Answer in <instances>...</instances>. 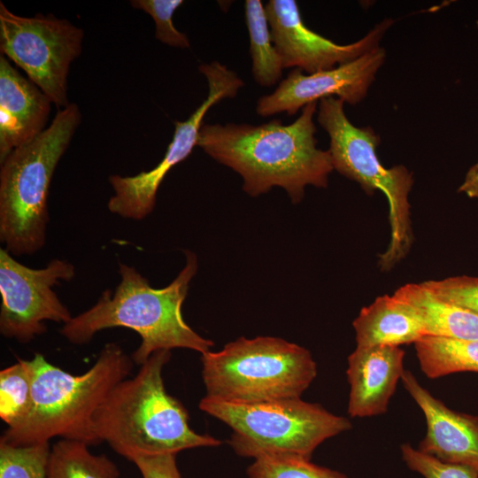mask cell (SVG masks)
<instances>
[{
  "label": "cell",
  "mask_w": 478,
  "mask_h": 478,
  "mask_svg": "<svg viewBox=\"0 0 478 478\" xmlns=\"http://www.w3.org/2000/svg\"><path fill=\"white\" fill-rule=\"evenodd\" d=\"M87 443L60 439L50 448L47 478H119L118 466L106 455L93 454Z\"/></svg>",
  "instance_id": "cell-21"
},
{
  "label": "cell",
  "mask_w": 478,
  "mask_h": 478,
  "mask_svg": "<svg viewBox=\"0 0 478 478\" xmlns=\"http://www.w3.org/2000/svg\"><path fill=\"white\" fill-rule=\"evenodd\" d=\"M401 381L423 412L426 435L418 450L443 462L464 465L478 471V416L456 412L435 397L405 370Z\"/></svg>",
  "instance_id": "cell-14"
},
{
  "label": "cell",
  "mask_w": 478,
  "mask_h": 478,
  "mask_svg": "<svg viewBox=\"0 0 478 478\" xmlns=\"http://www.w3.org/2000/svg\"><path fill=\"white\" fill-rule=\"evenodd\" d=\"M208 84V95L185 121H176L173 139L164 158L152 169L132 176L112 174L109 182L113 195L107 207L110 212L124 219L141 220L153 211L157 191L168 172L185 160L197 146L203 120L212 106L223 99L235 97L244 86L243 81L218 61L199 66Z\"/></svg>",
  "instance_id": "cell-11"
},
{
  "label": "cell",
  "mask_w": 478,
  "mask_h": 478,
  "mask_svg": "<svg viewBox=\"0 0 478 478\" xmlns=\"http://www.w3.org/2000/svg\"><path fill=\"white\" fill-rule=\"evenodd\" d=\"M385 58V50L379 46L330 70L307 74L293 69L273 93L258 100L256 112L261 117L281 112L292 116L308 104L335 96L357 104L366 96Z\"/></svg>",
  "instance_id": "cell-13"
},
{
  "label": "cell",
  "mask_w": 478,
  "mask_h": 478,
  "mask_svg": "<svg viewBox=\"0 0 478 478\" xmlns=\"http://www.w3.org/2000/svg\"><path fill=\"white\" fill-rule=\"evenodd\" d=\"M422 373L430 379L459 372L478 373V340L425 335L414 343Z\"/></svg>",
  "instance_id": "cell-19"
},
{
  "label": "cell",
  "mask_w": 478,
  "mask_h": 478,
  "mask_svg": "<svg viewBox=\"0 0 478 478\" xmlns=\"http://www.w3.org/2000/svg\"><path fill=\"white\" fill-rule=\"evenodd\" d=\"M357 346H400L425 336L412 311L393 295L378 297L352 322Z\"/></svg>",
  "instance_id": "cell-17"
},
{
  "label": "cell",
  "mask_w": 478,
  "mask_h": 478,
  "mask_svg": "<svg viewBox=\"0 0 478 478\" xmlns=\"http://www.w3.org/2000/svg\"><path fill=\"white\" fill-rule=\"evenodd\" d=\"M75 276L74 266L64 259H51L44 267L32 268L0 249V333L27 343L47 331L44 321L71 320L68 308L54 287Z\"/></svg>",
  "instance_id": "cell-10"
},
{
  "label": "cell",
  "mask_w": 478,
  "mask_h": 478,
  "mask_svg": "<svg viewBox=\"0 0 478 478\" xmlns=\"http://www.w3.org/2000/svg\"><path fill=\"white\" fill-rule=\"evenodd\" d=\"M265 8L283 68L307 74L333 69L376 49L395 22L386 18L361 39L342 45L308 28L295 0H270Z\"/></svg>",
  "instance_id": "cell-12"
},
{
  "label": "cell",
  "mask_w": 478,
  "mask_h": 478,
  "mask_svg": "<svg viewBox=\"0 0 478 478\" xmlns=\"http://www.w3.org/2000/svg\"><path fill=\"white\" fill-rule=\"evenodd\" d=\"M317 106L318 102L306 104L289 125L278 119L260 125L204 124L197 146L240 174L251 197L280 187L297 204L306 186L327 188L334 170L329 151L317 147Z\"/></svg>",
  "instance_id": "cell-1"
},
{
  "label": "cell",
  "mask_w": 478,
  "mask_h": 478,
  "mask_svg": "<svg viewBox=\"0 0 478 478\" xmlns=\"http://www.w3.org/2000/svg\"><path fill=\"white\" fill-rule=\"evenodd\" d=\"M421 283L439 298L478 314V277L462 275Z\"/></svg>",
  "instance_id": "cell-27"
},
{
  "label": "cell",
  "mask_w": 478,
  "mask_h": 478,
  "mask_svg": "<svg viewBox=\"0 0 478 478\" xmlns=\"http://www.w3.org/2000/svg\"><path fill=\"white\" fill-rule=\"evenodd\" d=\"M344 104L337 97L320 100L317 120L328 135L334 170L358 182L368 195L380 190L387 197L390 240L379 255V266L388 271L407 255L413 241L408 200L412 174L404 166L382 165L376 153L380 136L370 127L354 126L344 112Z\"/></svg>",
  "instance_id": "cell-8"
},
{
  "label": "cell",
  "mask_w": 478,
  "mask_h": 478,
  "mask_svg": "<svg viewBox=\"0 0 478 478\" xmlns=\"http://www.w3.org/2000/svg\"><path fill=\"white\" fill-rule=\"evenodd\" d=\"M83 31L53 15L21 17L0 2V50L23 69L57 107L68 103L67 76L81 52Z\"/></svg>",
  "instance_id": "cell-9"
},
{
  "label": "cell",
  "mask_w": 478,
  "mask_h": 478,
  "mask_svg": "<svg viewBox=\"0 0 478 478\" xmlns=\"http://www.w3.org/2000/svg\"><path fill=\"white\" fill-rule=\"evenodd\" d=\"M393 296L412 311L425 335L478 340V314L439 298L422 283L404 285Z\"/></svg>",
  "instance_id": "cell-18"
},
{
  "label": "cell",
  "mask_w": 478,
  "mask_h": 478,
  "mask_svg": "<svg viewBox=\"0 0 478 478\" xmlns=\"http://www.w3.org/2000/svg\"><path fill=\"white\" fill-rule=\"evenodd\" d=\"M248 478H348L344 474L316 465L297 456H266L255 459Z\"/></svg>",
  "instance_id": "cell-23"
},
{
  "label": "cell",
  "mask_w": 478,
  "mask_h": 478,
  "mask_svg": "<svg viewBox=\"0 0 478 478\" xmlns=\"http://www.w3.org/2000/svg\"><path fill=\"white\" fill-rule=\"evenodd\" d=\"M185 257V266L176 278L160 289L151 287L134 266L120 263V281L115 290L105 289L92 307L63 324L60 334L81 345L106 328L132 329L142 339L132 354L140 366L158 351L182 348L201 354L211 351L213 342L198 335L182 316V305L198 267L194 252L186 251Z\"/></svg>",
  "instance_id": "cell-2"
},
{
  "label": "cell",
  "mask_w": 478,
  "mask_h": 478,
  "mask_svg": "<svg viewBox=\"0 0 478 478\" xmlns=\"http://www.w3.org/2000/svg\"><path fill=\"white\" fill-rule=\"evenodd\" d=\"M403 461L412 471L424 478H478V471L473 467L443 462L424 453L411 444L400 446Z\"/></svg>",
  "instance_id": "cell-26"
},
{
  "label": "cell",
  "mask_w": 478,
  "mask_h": 478,
  "mask_svg": "<svg viewBox=\"0 0 478 478\" xmlns=\"http://www.w3.org/2000/svg\"><path fill=\"white\" fill-rule=\"evenodd\" d=\"M32 399V366L19 359L0 372V418L12 428L27 414Z\"/></svg>",
  "instance_id": "cell-22"
},
{
  "label": "cell",
  "mask_w": 478,
  "mask_h": 478,
  "mask_svg": "<svg viewBox=\"0 0 478 478\" xmlns=\"http://www.w3.org/2000/svg\"><path fill=\"white\" fill-rule=\"evenodd\" d=\"M199 409L227 424L228 443L242 457L297 456L311 459L324 441L350 430L351 420L301 397L235 404L204 397Z\"/></svg>",
  "instance_id": "cell-7"
},
{
  "label": "cell",
  "mask_w": 478,
  "mask_h": 478,
  "mask_svg": "<svg viewBox=\"0 0 478 478\" xmlns=\"http://www.w3.org/2000/svg\"><path fill=\"white\" fill-rule=\"evenodd\" d=\"M405 351L399 346H357L347 358L350 384L348 414L366 418L387 412L405 372Z\"/></svg>",
  "instance_id": "cell-15"
},
{
  "label": "cell",
  "mask_w": 478,
  "mask_h": 478,
  "mask_svg": "<svg viewBox=\"0 0 478 478\" xmlns=\"http://www.w3.org/2000/svg\"><path fill=\"white\" fill-rule=\"evenodd\" d=\"M32 399L26 417L7 428L0 441L12 445L49 443L53 437L74 440L89 446L101 443L93 429V417L108 393L128 378L132 357L115 343H106L94 365L73 374L40 353L30 359Z\"/></svg>",
  "instance_id": "cell-4"
},
{
  "label": "cell",
  "mask_w": 478,
  "mask_h": 478,
  "mask_svg": "<svg viewBox=\"0 0 478 478\" xmlns=\"http://www.w3.org/2000/svg\"><path fill=\"white\" fill-rule=\"evenodd\" d=\"M183 4L182 0H133L130 4L148 13L156 25L155 37L172 47L187 49L190 42L187 35L176 29L173 15Z\"/></svg>",
  "instance_id": "cell-25"
},
{
  "label": "cell",
  "mask_w": 478,
  "mask_h": 478,
  "mask_svg": "<svg viewBox=\"0 0 478 478\" xmlns=\"http://www.w3.org/2000/svg\"><path fill=\"white\" fill-rule=\"evenodd\" d=\"M49 443L12 445L0 441V478H47Z\"/></svg>",
  "instance_id": "cell-24"
},
{
  "label": "cell",
  "mask_w": 478,
  "mask_h": 478,
  "mask_svg": "<svg viewBox=\"0 0 478 478\" xmlns=\"http://www.w3.org/2000/svg\"><path fill=\"white\" fill-rule=\"evenodd\" d=\"M476 26H477V27H478V19L476 20Z\"/></svg>",
  "instance_id": "cell-30"
},
{
  "label": "cell",
  "mask_w": 478,
  "mask_h": 478,
  "mask_svg": "<svg viewBox=\"0 0 478 478\" xmlns=\"http://www.w3.org/2000/svg\"><path fill=\"white\" fill-rule=\"evenodd\" d=\"M459 192L466 194L470 198L478 199V162L467 171Z\"/></svg>",
  "instance_id": "cell-29"
},
{
  "label": "cell",
  "mask_w": 478,
  "mask_h": 478,
  "mask_svg": "<svg viewBox=\"0 0 478 478\" xmlns=\"http://www.w3.org/2000/svg\"><path fill=\"white\" fill-rule=\"evenodd\" d=\"M173 453L142 455L133 458V462L142 478H182Z\"/></svg>",
  "instance_id": "cell-28"
},
{
  "label": "cell",
  "mask_w": 478,
  "mask_h": 478,
  "mask_svg": "<svg viewBox=\"0 0 478 478\" xmlns=\"http://www.w3.org/2000/svg\"><path fill=\"white\" fill-rule=\"evenodd\" d=\"M201 363L204 397L235 404L300 397L317 376L307 349L274 336L239 337Z\"/></svg>",
  "instance_id": "cell-6"
},
{
  "label": "cell",
  "mask_w": 478,
  "mask_h": 478,
  "mask_svg": "<svg viewBox=\"0 0 478 478\" xmlns=\"http://www.w3.org/2000/svg\"><path fill=\"white\" fill-rule=\"evenodd\" d=\"M51 101L0 56V163L43 130Z\"/></svg>",
  "instance_id": "cell-16"
},
{
  "label": "cell",
  "mask_w": 478,
  "mask_h": 478,
  "mask_svg": "<svg viewBox=\"0 0 478 478\" xmlns=\"http://www.w3.org/2000/svg\"><path fill=\"white\" fill-rule=\"evenodd\" d=\"M81 119L77 104H69L1 163L0 241L12 255H32L45 245L50 184Z\"/></svg>",
  "instance_id": "cell-5"
},
{
  "label": "cell",
  "mask_w": 478,
  "mask_h": 478,
  "mask_svg": "<svg viewBox=\"0 0 478 478\" xmlns=\"http://www.w3.org/2000/svg\"><path fill=\"white\" fill-rule=\"evenodd\" d=\"M244 10L252 76L260 86H274L281 80L284 68L273 42L266 8L260 0H246Z\"/></svg>",
  "instance_id": "cell-20"
},
{
  "label": "cell",
  "mask_w": 478,
  "mask_h": 478,
  "mask_svg": "<svg viewBox=\"0 0 478 478\" xmlns=\"http://www.w3.org/2000/svg\"><path fill=\"white\" fill-rule=\"evenodd\" d=\"M170 358L171 351L151 354L134 377L112 388L94 414L93 429L100 442L129 461L221 444L193 430L187 409L166 390L162 374Z\"/></svg>",
  "instance_id": "cell-3"
}]
</instances>
